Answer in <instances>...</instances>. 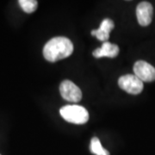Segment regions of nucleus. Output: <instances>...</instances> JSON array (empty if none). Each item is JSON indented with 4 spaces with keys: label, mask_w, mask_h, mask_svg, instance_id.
<instances>
[{
    "label": "nucleus",
    "mask_w": 155,
    "mask_h": 155,
    "mask_svg": "<svg viewBox=\"0 0 155 155\" xmlns=\"http://www.w3.org/2000/svg\"><path fill=\"white\" fill-rule=\"evenodd\" d=\"M73 52L72 42L67 37H54L48 41L43 48V55L48 61L56 62L71 55Z\"/></svg>",
    "instance_id": "obj_1"
},
{
    "label": "nucleus",
    "mask_w": 155,
    "mask_h": 155,
    "mask_svg": "<svg viewBox=\"0 0 155 155\" xmlns=\"http://www.w3.org/2000/svg\"><path fill=\"white\" fill-rule=\"evenodd\" d=\"M60 113L67 122L74 124H84L89 120L88 111L82 106L66 105L60 110Z\"/></svg>",
    "instance_id": "obj_2"
},
{
    "label": "nucleus",
    "mask_w": 155,
    "mask_h": 155,
    "mask_svg": "<svg viewBox=\"0 0 155 155\" xmlns=\"http://www.w3.org/2000/svg\"><path fill=\"white\" fill-rule=\"evenodd\" d=\"M118 84L120 88L132 95H138L143 91V82L133 74H127L119 78Z\"/></svg>",
    "instance_id": "obj_3"
},
{
    "label": "nucleus",
    "mask_w": 155,
    "mask_h": 155,
    "mask_svg": "<svg viewBox=\"0 0 155 155\" xmlns=\"http://www.w3.org/2000/svg\"><path fill=\"white\" fill-rule=\"evenodd\" d=\"M134 72L142 82H153L155 80V68L144 61H138L134 63Z\"/></svg>",
    "instance_id": "obj_4"
},
{
    "label": "nucleus",
    "mask_w": 155,
    "mask_h": 155,
    "mask_svg": "<svg viewBox=\"0 0 155 155\" xmlns=\"http://www.w3.org/2000/svg\"><path fill=\"white\" fill-rule=\"evenodd\" d=\"M61 97L67 101L78 103L82 98V91L70 80H64L60 86Z\"/></svg>",
    "instance_id": "obj_5"
},
{
    "label": "nucleus",
    "mask_w": 155,
    "mask_h": 155,
    "mask_svg": "<svg viewBox=\"0 0 155 155\" xmlns=\"http://www.w3.org/2000/svg\"><path fill=\"white\" fill-rule=\"evenodd\" d=\"M153 8L149 2H140L136 8V17L139 24L142 27H147L153 20Z\"/></svg>",
    "instance_id": "obj_6"
},
{
    "label": "nucleus",
    "mask_w": 155,
    "mask_h": 155,
    "mask_svg": "<svg viewBox=\"0 0 155 155\" xmlns=\"http://www.w3.org/2000/svg\"><path fill=\"white\" fill-rule=\"evenodd\" d=\"M114 27H115L114 22L111 19L106 18L101 22L99 28L91 31V35L96 36L99 41H103V42H106L110 37V31L114 28Z\"/></svg>",
    "instance_id": "obj_7"
},
{
    "label": "nucleus",
    "mask_w": 155,
    "mask_h": 155,
    "mask_svg": "<svg viewBox=\"0 0 155 155\" xmlns=\"http://www.w3.org/2000/svg\"><path fill=\"white\" fill-rule=\"evenodd\" d=\"M119 54V48L116 44H112L109 41L103 42L102 47L97 48L93 52V56L95 58H102V57H109L115 58Z\"/></svg>",
    "instance_id": "obj_8"
},
{
    "label": "nucleus",
    "mask_w": 155,
    "mask_h": 155,
    "mask_svg": "<svg viewBox=\"0 0 155 155\" xmlns=\"http://www.w3.org/2000/svg\"><path fill=\"white\" fill-rule=\"evenodd\" d=\"M90 149L92 153L96 155H110V153L102 147L99 139L97 137H93L91 139Z\"/></svg>",
    "instance_id": "obj_9"
},
{
    "label": "nucleus",
    "mask_w": 155,
    "mask_h": 155,
    "mask_svg": "<svg viewBox=\"0 0 155 155\" xmlns=\"http://www.w3.org/2000/svg\"><path fill=\"white\" fill-rule=\"evenodd\" d=\"M19 5L26 13H32L36 10L38 3L36 0H19Z\"/></svg>",
    "instance_id": "obj_10"
}]
</instances>
